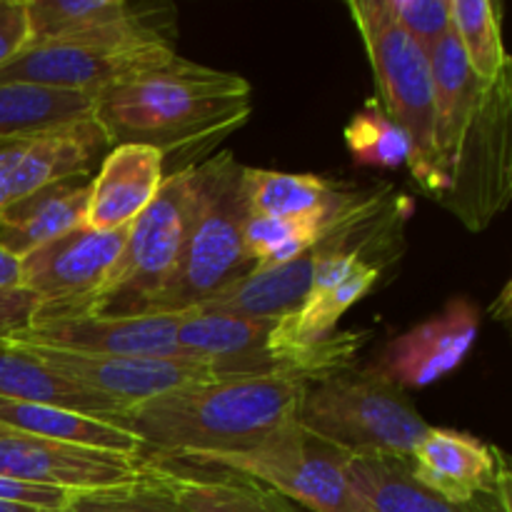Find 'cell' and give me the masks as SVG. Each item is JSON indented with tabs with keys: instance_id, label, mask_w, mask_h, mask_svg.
<instances>
[{
	"instance_id": "1",
	"label": "cell",
	"mask_w": 512,
	"mask_h": 512,
	"mask_svg": "<svg viewBox=\"0 0 512 512\" xmlns=\"http://www.w3.org/2000/svg\"><path fill=\"white\" fill-rule=\"evenodd\" d=\"M308 380L295 375L185 385L125 408L113 425L133 435L145 458L180 463L198 453L248 450L298 423Z\"/></svg>"
},
{
	"instance_id": "2",
	"label": "cell",
	"mask_w": 512,
	"mask_h": 512,
	"mask_svg": "<svg viewBox=\"0 0 512 512\" xmlns=\"http://www.w3.org/2000/svg\"><path fill=\"white\" fill-rule=\"evenodd\" d=\"M248 80L175 58L95 98V120L113 145H150L163 160L208 150L253 113Z\"/></svg>"
},
{
	"instance_id": "3",
	"label": "cell",
	"mask_w": 512,
	"mask_h": 512,
	"mask_svg": "<svg viewBox=\"0 0 512 512\" xmlns=\"http://www.w3.org/2000/svg\"><path fill=\"white\" fill-rule=\"evenodd\" d=\"M243 168L233 153H218L193 168V203L183 250L173 278L148 315L188 313L220 288L255 270L243 248L248 215Z\"/></svg>"
},
{
	"instance_id": "4",
	"label": "cell",
	"mask_w": 512,
	"mask_h": 512,
	"mask_svg": "<svg viewBox=\"0 0 512 512\" xmlns=\"http://www.w3.org/2000/svg\"><path fill=\"white\" fill-rule=\"evenodd\" d=\"M298 425L348 455L395 458H410L430 430L405 390L378 368H350L308 385Z\"/></svg>"
},
{
	"instance_id": "5",
	"label": "cell",
	"mask_w": 512,
	"mask_h": 512,
	"mask_svg": "<svg viewBox=\"0 0 512 512\" xmlns=\"http://www.w3.org/2000/svg\"><path fill=\"white\" fill-rule=\"evenodd\" d=\"M348 8L368 50L378 83V103L410 140V173L425 193L440 200L448 178L435 153L433 73L428 53L390 18L383 0H350Z\"/></svg>"
},
{
	"instance_id": "6",
	"label": "cell",
	"mask_w": 512,
	"mask_h": 512,
	"mask_svg": "<svg viewBox=\"0 0 512 512\" xmlns=\"http://www.w3.org/2000/svg\"><path fill=\"white\" fill-rule=\"evenodd\" d=\"M348 453L305 433L298 423L265 443L180 460L193 468L240 475L310 512H373L348 483Z\"/></svg>"
},
{
	"instance_id": "7",
	"label": "cell",
	"mask_w": 512,
	"mask_h": 512,
	"mask_svg": "<svg viewBox=\"0 0 512 512\" xmlns=\"http://www.w3.org/2000/svg\"><path fill=\"white\" fill-rule=\"evenodd\" d=\"M193 168L165 175L158 195L130 225L128 243L108 285L83 315L138 318L150 313L173 278L183 250L193 203Z\"/></svg>"
},
{
	"instance_id": "8",
	"label": "cell",
	"mask_w": 512,
	"mask_h": 512,
	"mask_svg": "<svg viewBox=\"0 0 512 512\" xmlns=\"http://www.w3.org/2000/svg\"><path fill=\"white\" fill-rule=\"evenodd\" d=\"M512 198V65L483 85L448 175L443 203L470 233L488 228Z\"/></svg>"
},
{
	"instance_id": "9",
	"label": "cell",
	"mask_w": 512,
	"mask_h": 512,
	"mask_svg": "<svg viewBox=\"0 0 512 512\" xmlns=\"http://www.w3.org/2000/svg\"><path fill=\"white\" fill-rule=\"evenodd\" d=\"M175 58V45L158 38L30 43L0 65V83H35L98 95L135 75L165 68Z\"/></svg>"
},
{
	"instance_id": "10",
	"label": "cell",
	"mask_w": 512,
	"mask_h": 512,
	"mask_svg": "<svg viewBox=\"0 0 512 512\" xmlns=\"http://www.w3.org/2000/svg\"><path fill=\"white\" fill-rule=\"evenodd\" d=\"M128 233L130 228L93 230L80 225L23 255L20 288L38 300L33 323L83 315L108 285Z\"/></svg>"
},
{
	"instance_id": "11",
	"label": "cell",
	"mask_w": 512,
	"mask_h": 512,
	"mask_svg": "<svg viewBox=\"0 0 512 512\" xmlns=\"http://www.w3.org/2000/svg\"><path fill=\"white\" fill-rule=\"evenodd\" d=\"M28 350L48 370L85 390L105 395L120 408L153 400L170 390L218 380L213 365L198 360L168 358H120V355H85L45 345L15 343Z\"/></svg>"
},
{
	"instance_id": "12",
	"label": "cell",
	"mask_w": 512,
	"mask_h": 512,
	"mask_svg": "<svg viewBox=\"0 0 512 512\" xmlns=\"http://www.w3.org/2000/svg\"><path fill=\"white\" fill-rule=\"evenodd\" d=\"M0 478L70 493H98L135 483L140 455L55 443L0 425Z\"/></svg>"
},
{
	"instance_id": "13",
	"label": "cell",
	"mask_w": 512,
	"mask_h": 512,
	"mask_svg": "<svg viewBox=\"0 0 512 512\" xmlns=\"http://www.w3.org/2000/svg\"><path fill=\"white\" fill-rule=\"evenodd\" d=\"M110 148L113 143L95 118L43 135L3 140L0 143V218L10 205L55 180L93 173L95 160H103Z\"/></svg>"
},
{
	"instance_id": "14",
	"label": "cell",
	"mask_w": 512,
	"mask_h": 512,
	"mask_svg": "<svg viewBox=\"0 0 512 512\" xmlns=\"http://www.w3.org/2000/svg\"><path fill=\"white\" fill-rule=\"evenodd\" d=\"M178 320L180 315H138V318L70 315V318L40 320L10 340L85 355L193 360L178 348Z\"/></svg>"
},
{
	"instance_id": "15",
	"label": "cell",
	"mask_w": 512,
	"mask_h": 512,
	"mask_svg": "<svg viewBox=\"0 0 512 512\" xmlns=\"http://www.w3.org/2000/svg\"><path fill=\"white\" fill-rule=\"evenodd\" d=\"M410 473L430 493L455 505L510 490L503 450L460 430L430 428L410 455Z\"/></svg>"
},
{
	"instance_id": "16",
	"label": "cell",
	"mask_w": 512,
	"mask_h": 512,
	"mask_svg": "<svg viewBox=\"0 0 512 512\" xmlns=\"http://www.w3.org/2000/svg\"><path fill=\"white\" fill-rule=\"evenodd\" d=\"M30 43L170 38L173 20L155 18L148 5L128 0H25ZM28 43V45H30Z\"/></svg>"
},
{
	"instance_id": "17",
	"label": "cell",
	"mask_w": 512,
	"mask_h": 512,
	"mask_svg": "<svg viewBox=\"0 0 512 512\" xmlns=\"http://www.w3.org/2000/svg\"><path fill=\"white\" fill-rule=\"evenodd\" d=\"M478 335V313L465 300H455L428 323L390 343L380 373L400 388H425L458 368Z\"/></svg>"
},
{
	"instance_id": "18",
	"label": "cell",
	"mask_w": 512,
	"mask_h": 512,
	"mask_svg": "<svg viewBox=\"0 0 512 512\" xmlns=\"http://www.w3.org/2000/svg\"><path fill=\"white\" fill-rule=\"evenodd\" d=\"M165 180L163 153L150 145H113L90 180L85 225L93 230L130 228Z\"/></svg>"
},
{
	"instance_id": "19",
	"label": "cell",
	"mask_w": 512,
	"mask_h": 512,
	"mask_svg": "<svg viewBox=\"0 0 512 512\" xmlns=\"http://www.w3.org/2000/svg\"><path fill=\"white\" fill-rule=\"evenodd\" d=\"M348 483L373 512H512L510 490L455 505L430 493L410 473V458L350 455Z\"/></svg>"
},
{
	"instance_id": "20",
	"label": "cell",
	"mask_w": 512,
	"mask_h": 512,
	"mask_svg": "<svg viewBox=\"0 0 512 512\" xmlns=\"http://www.w3.org/2000/svg\"><path fill=\"white\" fill-rule=\"evenodd\" d=\"M93 173L70 175L10 205L0 218V248L23 258L30 250L85 225Z\"/></svg>"
},
{
	"instance_id": "21",
	"label": "cell",
	"mask_w": 512,
	"mask_h": 512,
	"mask_svg": "<svg viewBox=\"0 0 512 512\" xmlns=\"http://www.w3.org/2000/svg\"><path fill=\"white\" fill-rule=\"evenodd\" d=\"M140 480L188 512H293L273 490L233 473L203 475L140 455Z\"/></svg>"
},
{
	"instance_id": "22",
	"label": "cell",
	"mask_w": 512,
	"mask_h": 512,
	"mask_svg": "<svg viewBox=\"0 0 512 512\" xmlns=\"http://www.w3.org/2000/svg\"><path fill=\"white\" fill-rule=\"evenodd\" d=\"M315 250L270 268H255L245 278L225 285L200 303L198 313L230 315L248 320H280L305 303L313 283Z\"/></svg>"
},
{
	"instance_id": "23",
	"label": "cell",
	"mask_w": 512,
	"mask_h": 512,
	"mask_svg": "<svg viewBox=\"0 0 512 512\" xmlns=\"http://www.w3.org/2000/svg\"><path fill=\"white\" fill-rule=\"evenodd\" d=\"M430 73H433V113H435V153L443 175L448 178L465 130L478 108L483 83L473 75L458 35L450 30L430 50Z\"/></svg>"
},
{
	"instance_id": "24",
	"label": "cell",
	"mask_w": 512,
	"mask_h": 512,
	"mask_svg": "<svg viewBox=\"0 0 512 512\" xmlns=\"http://www.w3.org/2000/svg\"><path fill=\"white\" fill-rule=\"evenodd\" d=\"M353 193L340 190L338 185L318 175L243 168L245 208L248 213L265 215V218L318 223L325 230V225L348 205Z\"/></svg>"
},
{
	"instance_id": "25",
	"label": "cell",
	"mask_w": 512,
	"mask_h": 512,
	"mask_svg": "<svg viewBox=\"0 0 512 512\" xmlns=\"http://www.w3.org/2000/svg\"><path fill=\"white\" fill-rule=\"evenodd\" d=\"M0 398L53 405L70 413L105 420L110 425L123 413L118 403L60 378L28 350L3 338H0Z\"/></svg>"
},
{
	"instance_id": "26",
	"label": "cell",
	"mask_w": 512,
	"mask_h": 512,
	"mask_svg": "<svg viewBox=\"0 0 512 512\" xmlns=\"http://www.w3.org/2000/svg\"><path fill=\"white\" fill-rule=\"evenodd\" d=\"M0 425L35 435V438L55 440V443L108 450V453L143 455L138 440L125 433L123 428H118V425L90 418V415L53 408V405L0 398Z\"/></svg>"
},
{
	"instance_id": "27",
	"label": "cell",
	"mask_w": 512,
	"mask_h": 512,
	"mask_svg": "<svg viewBox=\"0 0 512 512\" xmlns=\"http://www.w3.org/2000/svg\"><path fill=\"white\" fill-rule=\"evenodd\" d=\"M95 98L35 83H0V143L95 118Z\"/></svg>"
},
{
	"instance_id": "28",
	"label": "cell",
	"mask_w": 512,
	"mask_h": 512,
	"mask_svg": "<svg viewBox=\"0 0 512 512\" xmlns=\"http://www.w3.org/2000/svg\"><path fill=\"white\" fill-rule=\"evenodd\" d=\"M500 3L488 0H450V25L458 35L470 70L483 85H490L510 65L500 30Z\"/></svg>"
},
{
	"instance_id": "29",
	"label": "cell",
	"mask_w": 512,
	"mask_h": 512,
	"mask_svg": "<svg viewBox=\"0 0 512 512\" xmlns=\"http://www.w3.org/2000/svg\"><path fill=\"white\" fill-rule=\"evenodd\" d=\"M345 143L360 165H373V168H400L408 165L413 155L408 135L385 115L378 98H370L365 108L350 118L345 128Z\"/></svg>"
},
{
	"instance_id": "30",
	"label": "cell",
	"mask_w": 512,
	"mask_h": 512,
	"mask_svg": "<svg viewBox=\"0 0 512 512\" xmlns=\"http://www.w3.org/2000/svg\"><path fill=\"white\" fill-rule=\"evenodd\" d=\"M323 235L318 223H298V220H278L265 215H245L243 248L255 268H270L300 258L315 248Z\"/></svg>"
},
{
	"instance_id": "31",
	"label": "cell",
	"mask_w": 512,
	"mask_h": 512,
	"mask_svg": "<svg viewBox=\"0 0 512 512\" xmlns=\"http://www.w3.org/2000/svg\"><path fill=\"white\" fill-rule=\"evenodd\" d=\"M65 512H188L175 500L155 490L145 480L125 485V488L98 490V493H75Z\"/></svg>"
},
{
	"instance_id": "32",
	"label": "cell",
	"mask_w": 512,
	"mask_h": 512,
	"mask_svg": "<svg viewBox=\"0 0 512 512\" xmlns=\"http://www.w3.org/2000/svg\"><path fill=\"white\" fill-rule=\"evenodd\" d=\"M390 18L430 55V50L453 30L450 0H383Z\"/></svg>"
},
{
	"instance_id": "33",
	"label": "cell",
	"mask_w": 512,
	"mask_h": 512,
	"mask_svg": "<svg viewBox=\"0 0 512 512\" xmlns=\"http://www.w3.org/2000/svg\"><path fill=\"white\" fill-rule=\"evenodd\" d=\"M75 493L63 488H45V485L18 483V480L0 478V503L28 505L43 512H65Z\"/></svg>"
},
{
	"instance_id": "34",
	"label": "cell",
	"mask_w": 512,
	"mask_h": 512,
	"mask_svg": "<svg viewBox=\"0 0 512 512\" xmlns=\"http://www.w3.org/2000/svg\"><path fill=\"white\" fill-rule=\"evenodd\" d=\"M30 43L25 0H0V65Z\"/></svg>"
},
{
	"instance_id": "35",
	"label": "cell",
	"mask_w": 512,
	"mask_h": 512,
	"mask_svg": "<svg viewBox=\"0 0 512 512\" xmlns=\"http://www.w3.org/2000/svg\"><path fill=\"white\" fill-rule=\"evenodd\" d=\"M35 313H38V300L25 288H0V338L10 340L13 335L30 328Z\"/></svg>"
},
{
	"instance_id": "36",
	"label": "cell",
	"mask_w": 512,
	"mask_h": 512,
	"mask_svg": "<svg viewBox=\"0 0 512 512\" xmlns=\"http://www.w3.org/2000/svg\"><path fill=\"white\" fill-rule=\"evenodd\" d=\"M20 285V260L0 248V288H18Z\"/></svg>"
},
{
	"instance_id": "37",
	"label": "cell",
	"mask_w": 512,
	"mask_h": 512,
	"mask_svg": "<svg viewBox=\"0 0 512 512\" xmlns=\"http://www.w3.org/2000/svg\"><path fill=\"white\" fill-rule=\"evenodd\" d=\"M0 512H43V510H35V508H28V505H15V503H0Z\"/></svg>"
}]
</instances>
